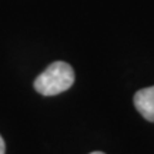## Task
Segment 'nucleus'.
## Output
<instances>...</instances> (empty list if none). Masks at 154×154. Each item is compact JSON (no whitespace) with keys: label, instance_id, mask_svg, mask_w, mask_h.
<instances>
[{"label":"nucleus","instance_id":"nucleus-1","mask_svg":"<svg viewBox=\"0 0 154 154\" xmlns=\"http://www.w3.org/2000/svg\"><path fill=\"white\" fill-rule=\"evenodd\" d=\"M74 83V70L64 61L51 63L34 80V88L43 96H56L66 91Z\"/></svg>","mask_w":154,"mask_h":154},{"label":"nucleus","instance_id":"nucleus-2","mask_svg":"<svg viewBox=\"0 0 154 154\" xmlns=\"http://www.w3.org/2000/svg\"><path fill=\"white\" fill-rule=\"evenodd\" d=\"M134 106L146 120L154 123V86L138 90L134 94Z\"/></svg>","mask_w":154,"mask_h":154},{"label":"nucleus","instance_id":"nucleus-3","mask_svg":"<svg viewBox=\"0 0 154 154\" xmlns=\"http://www.w3.org/2000/svg\"><path fill=\"white\" fill-rule=\"evenodd\" d=\"M6 151V146H5V140L2 138V136H0V154H5Z\"/></svg>","mask_w":154,"mask_h":154},{"label":"nucleus","instance_id":"nucleus-4","mask_svg":"<svg viewBox=\"0 0 154 154\" xmlns=\"http://www.w3.org/2000/svg\"><path fill=\"white\" fill-rule=\"evenodd\" d=\"M90 154H104V153H101V151H93V153H90Z\"/></svg>","mask_w":154,"mask_h":154}]
</instances>
